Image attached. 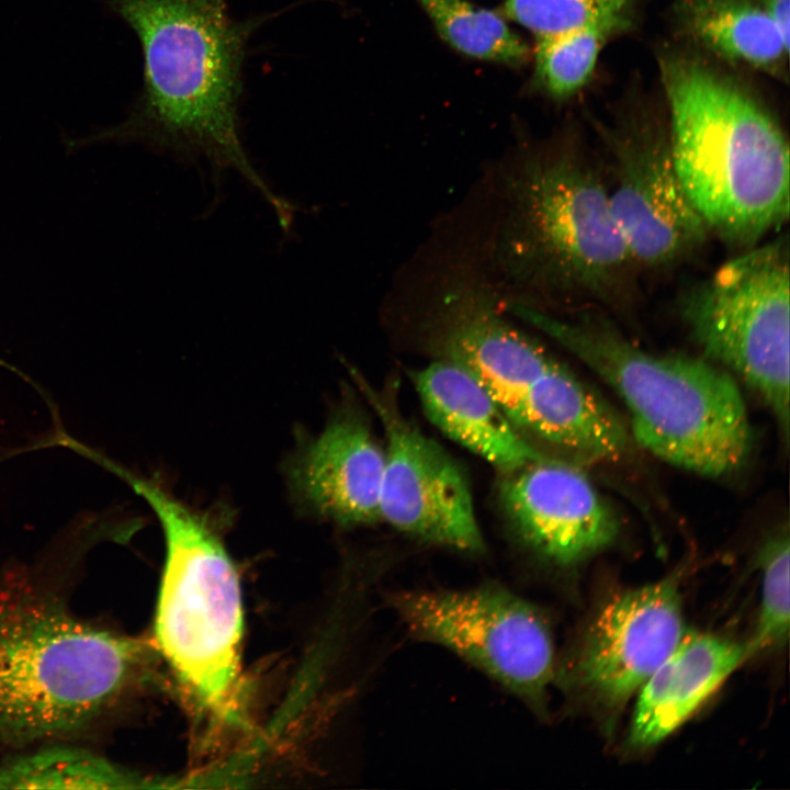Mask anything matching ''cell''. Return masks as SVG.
<instances>
[{"mask_svg":"<svg viewBox=\"0 0 790 790\" xmlns=\"http://www.w3.org/2000/svg\"><path fill=\"white\" fill-rule=\"evenodd\" d=\"M500 497L520 540L556 565L588 558L619 533L614 510L569 463L543 456L507 473Z\"/></svg>","mask_w":790,"mask_h":790,"instance_id":"cell-13","label":"cell"},{"mask_svg":"<svg viewBox=\"0 0 790 790\" xmlns=\"http://www.w3.org/2000/svg\"><path fill=\"white\" fill-rule=\"evenodd\" d=\"M426 329L439 360L475 376L510 420L529 385L555 361L500 314L482 282L465 275L452 280L440 294Z\"/></svg>","mask_w":790,"mask_h":790,"instance_id":"cell-12","label":"cell"},{"mask_svg":"<svg viewBox=\"0 0 790 790\" xmlns=\"http://www.w3.org/2000/svg\"><path fill=\"white\" fill-rule=\"evenodd\" d=\"M760 7L790 38V0H752Z\"/></svg>","mask_w":790,"mask_h":790,"instance_id":"cell-24","label":"cell"},{"mask_svg":"<svg viewBox=\"0 0 790 790\" xmlns=\"http://www.w3.org/2000/svg\"><path fill=\"white\" fill-rule=\"evenodd\" d=\"M612 33L586 26L537 41L532 82L553 99H565L591 77L599 54Z\"/></svg>","mask_w":790,"mask_h":790,"instance_id":"cell-21","label":"cell"},{"mask_svg":"<svg viewBox=\"0 0 790 790\" xmlns=\"http://www.w3.org/2000/svg\"><path fill=\"white\" fill-rule=\"evenodd\" d=\"M384 467L385 453L365 420L341 409L317 436L300 439L284 473L301 511L356 527L381 519Z\"/></svg>","mask_w":790,"mask_h":790,"instance_id":"cell-14","label":"cell"},{"mask_svg":"<svg viewBox=\"0 0 790 790\" xmlns=\"http://www.w3.org/2000/svg\"><path fill=\"white\" fill-rule=\"evenodd\" d=\"M685 632L676 577L621 591L599 609L557 677L567 690L616 713Z\"/></svg>","mask_w":790,"mask_h":790,"instance_id":"cell-10","label":"cell"},{"mask_svg":"<svg viewBox=\"0 0 790 790\" xmlns=\"http://www.w3.org/2000/svg\"><path fill=\"white\" fill-rule=\"evenodd\" d=\"M603 145L610 208L639 270L664 271L697 252L710 232L681 184L668 124L632 116L605 131Z\"/></svg>","mask_w":790,"mask_h":790,"instance_id":"cell-9","label":"cell"},{"mask_svg":"<svg viewBox=\"0 0 790 790\" xmlns=\"http://www.w3.org/2000/svg\"><path fill=\"white\" fill-rule=\"evenodd\" d=\"M507 309L610 385L629 410L635 441L655 456L709 477L745 464L752 428L742 393L726 371L700 358L645 351L601 311L562 317L518 302Z\"/></svg>","mask_w":790,"mask_h":790,"instance_id":"cell-2","label":"cell"},{"mask_svg":"<svg viewBox=\"0 0 790 790\" xmlns=\"http://www.w3.org/2000/svg\"><path fill=\"white\" fill-rule=\"evenodd\" d=\"M120 472L163 530L166 560L155 620L159 648L204 708L229 716L239 680L242 607L219 516L190 506L158 482Z\"/></svg>","mask_w":790,"mask_h":790,"instance_id":"cell-6","label":"cell"},{"mask_svg":"<svg viewBox=\"0 0 790 790\" xmlns=\"http://www.w3.org/2000/svg\"><path fill=\"white\" fill-rule=\"evenodd\" d=\"M137 642L80 620L54 590L0 580V742L67 737L94 723L133 678Z\"/></svg>","mask_w":790,"mask_h":790,"instance_id":"cell-5","label":"cell"},{"mask_svg":"<svg viewBox=\"0 0 790 790\" xmlns=\"http://www.w3.org/2000/svg\"><path fill=\"white\" fill-rule=\"evenodd\" d=\"M380 413L387 437L381 519L420 540L481 553L483 535L461 467L436 441L386 406Z\"/></svg>","mask_w":790,"mask_h":790,"instance_id":"cell-11","label":"cell"},{"mask_svg":"<svg viewBox=\"0 0 790 790\" xmlns=\"http://www.w3.org/2000/svg\"><path fill=\"white\" fill-rule=\"evenodd\" d=\"M662 76L675 165L710 235L748 249L789 217V146L779 125L700 61L667 58Z\"/></svg>","mask_w":790,"mask_h":790,"instance_id":"cell-4","label":"cell"},{"mask_svg":"<svg viewBox=\"0 0 790 790\" xmlns=\"http://www.w3.org/2000/svg\"><path fill=\"white\" fill-rule=\"evenodd\" d=\"M414 384L427 416L443 433L504 473L543 458L488 390L461 366L438 360L417 371Z\"/></svg>","mask_w":790,"mask_h":790,"instance_id":"cell-16","label":"cell"},{"mask_svg":"<svg viewBox=\"0 0 790 790\" xmlns=\"http://www.w3.org/2000/svg\"><path fill=\"white\" fill-rule=\"evenodd\" d=\"M790 541L787 530L766 540L758 552L761 572V600L755 631L746 642L749 658L782 646L788 641Z\"/></svg>","mask_w":790,"mask_h":790,"instance_id":"cell-23","label":"cell"},{"mask_svg":"<svg viewBox=\"0 0 790 790\" xmlns=\"http://www.w3.org/2000/svg\"><path fill=\"white\" fill-rule=\"evenodd\" d=\"M678 13L687 33L724 59L770 71L787 61L790 38L752 0H680Z\"/></svg>","mask_w":790,"mask_h":790,"instance_id":"cell-18","label":"cell"},{"mask_svg":"<svg viewBox=\"0 0 790 790\" xmlns=\"http://www.w3.org/2000/svg\"><path fill=\"white\" fill-rule=\"evenodd\" d=\"M511 421L587 461L616 462L630 447L613 410L557 361L529 385Z\"/></svg>","mask_w":790,"mask_h":790,"instance_id":"cell-17","label":"cell"},{"mask_svg":"<svg viewBox=\"0 0 790 790\" xmlns=\"http://www.w3.org/2000/svg\"><path fill=\"white\" fill-rule=\"evenodd\" d=\"M748 658L746 642L685 632L637 691L628 736L630 746L645 749L664 741Z\"/></svg>","mask_w":790,"mask_h":790,"instance_id":"cell-15","label":"cell"},{"mask_svg":"<svg viewBox=\"0 0 790 790\" xmlns=\"http://www.w3.org/2000/svg\"><path fill=\"white\" fill-rule=\"evenodd\" d=\"M388 601L413 636L448 648L545 713L555 677L554 642L534 605L495 584L398 591Z\"/></svg>","mask_w":790,"mask_h":790,"instance_id":"cell-8","label":"cell"},{"mask_svg":"<svg viewBox=\"0 0 790 790\" xmlns=\"http://www.w3.org/2000/svg\"><path fill=\"white\" fill-rule=\"evenodd\" d=\"M415 1L439 36L464 56L508 67H520L529 60L528 45L503 14L469 0Z\"/></svg>","mask_w":790,"mask_h":790,"instance_id":"cell-19","label":"cell"},{"mask_svg":"<svg viewBox=\"0 0 790 790\" xmlns=\"http://www.w3.org/2000/svg\"><path fill=\"white\" fill-rule=\"evenodd\" d=\"M145 780L89 751L48 748L0 765V789H122Z\"/></svg>","mask_w":790,"mask_h":790,"instance_id":"cell-20","label":"cell"},{"mask_svg":"<svg viewBox=\"0 0 790 790\" xmlns=\"http://www.w3.org/2000/svg\"><path fill=\"white\" fill-rule=\"evenodd\" d=\"M789 239L743 250L680 298V316L709 361L764 399L789 438Z\"/></svg>","mask_w":790,"mask_h":790,"instance_id":"cell-7","label":"cell"},{"mask_svg":"<svg viewBox=\"0 0 790 790\" xmlns=\"http://www.w3.org/2000/svg\"><path fill=\"white\" fill-rule=\"evenodd\" d=\"M100 1L138 37L144 80L127 117L82 142H138L183 162L205 159L214 178L233 168L290 226L297 206L256 171L239 131L247 45L273 14L237 20L227 0Z\"/></svg>","mask_w":790,"mask_h":790,"instance_id":"cell-1","label":"cell"},{"mask_svg":"<svg viewBox=\"0 0 790 790\" xmlns=\"http://www.w3.org/2000/svg\"><path fill=\"white\" fill-rule=\"evenodd\" d=\"M498 258L519 285L574 313L630 312L640 272L600 162L574 146L528 155L507 184Z\"/></svg>","mask_w":790,"mask_h":790,"instance_id":"cell-3","label":"cell"},{"mask_svg":"<svg viewBox=\"0 0 790 790\" xmlns=\"http://www.w3.org/2000/svg\"><path fill=\"white\" fill-rule=\"evenodd\" d=\"M503 12L541 41L586 26H629L632 0H504Z\"/></svg>","mask_w":790,"mask_h":790,"instance_id":"cell-22","label":"cell"}]
</instances>
